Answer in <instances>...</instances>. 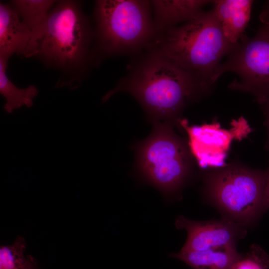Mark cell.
<instances>
[{
    "instance_id": "8",
    "label": "cell",
    "mask_w": 269,
    "mask_h": 269,
    "mask_svg": "<svg viewBox=\"0 0 269 269\" xmlns=\"http://www.w3.org/2000/svg\"><path fill=\"white\" fill-rule=\"evenodd\" d=\"M175 226L187 233L186 241L181 249L183 251H201L236 246L237 241L246 234V228L224 218L196 221L179 215Z\"/></svg>"
},
{
    "instance_id": "18",
    "label": "cell",
    "mask_w": 269,
    "mask_h": 269,
    "mask_svg": "<svg viewBox=\"0 0 269 269\" xmlns=\"http://www.w3.org/2000/svg\"><path fill=\"white\" fill-rule=\"evenodd\" d=\"M260 19L263 23L261 27L269 35V1L267 2L266 5L261 12Z\"/></svg>"
},
{
    "instance_id": "3",
    "label": "cell",
    "mask_w": 269,
    "mask_h": 269,
    "mask_svg": "<svg viewBox=\"0 0 269 269\" xmlns=\"http://www.w3.org/2000/svg\"><path fill=\"white\" fill-rule=\"evenodd\" d=\"M237 44L227 40L212 8L203 10L181 25L168 28L146 49L171 61L210 92L216 82L221 60Z\"/></svg>"
},
{
    "instance_id": "1",
    "label": "cell",
    "mask_w": 269,
    "mask_h": 269,
    "mask_svg": "<svg viewBox=\"0 0 269 269\" xmlns=\"http://www.w3.org/2000/svg\"><path fill=\"white\" fill-rule=\"evenodd\" d=\"M120 92L134 97L153 123L169 122L176 126L186 107L209 93L188 73L149 49L132 57L127 74L102 102Z\"/></svg>"
},
{
    "instance_id": "5",
    "label": "cell",
    "mask_w": 269,
    "mask_h": 269,
    "mask_svg": "<svg viewBox=\"0 0 269 269\" xmlns=\"http://www.w3.org/2000/svg\"><path fill=\"white\" fill-rule=\"evenodd\" d=\"M267 170L238 162L212 170L204 178V192L224 218L246 228L266 211Z\"/></svg>"
},
{
    "instance_id": "4",
    "label": "cell",
    "mask_w": 269,
    "mask_h": 269,
    "mask_svg": "<svg viewBox=\"0 0 269 269\" xmlns=\"http://www.w3.org/2000/svg\"><path fill=\"white\" fill-rule=\"evenodd\" d=\"M94 15V65L112 56H135L155 38L150 0H96Z\"/></svg>"
},
{
    "instance_id": "16",
    "label": "cell",
    "mask_w": 269,
    "mask_h": 269,
    "mask_svg": "<svg viewBox=\"0 0 269 269\" xmlns=\"http://www.w3.org/2000/svg\"><path fill=\"white\" fill-rule=\"evenodd\" d=\"M246 257H243L232 269H267L269 258L266 254L258 250H254Z\"/></svg>"
},
{
    "instance_id": "19",
    "label": "cell",
    "mask_w": 269,
    "mask_h": 269,
    "mask_svg": "<svg viewBox=\"0 0 269 269\" xmlns=\"http://www.w3.org/2000/svg\"><path fill=\"white\" fill-rule=\"evenodd\" d=\"M267 181L265 190V201L266 209H269V168L267 170Z\"/></svg>"
},
{
    "instance_id": "13",
    "label": "cell",
    "mask_w": 269,
    "mask_h": 269,
    "mask_svg": "<svg viewBox=\"0 0 269 269\" xmlns=\"http://www.w3.org/2000/svg\"><path fill=\"white\" fill-rule=\"evenodd\" d=\"M57 0H13L10 4L30 30L33 56L36 46L43 35L49 13Z\"/></svg>"
},
{
    "instance_id": "6",
    "label": "cell",
    "mask_w": 269,
    "mask_h": 269,
    "mask_svg": "<svg viewBox=\"0 0 269 269\" xmlns=\"http://www.w3.org/2000/svg\"><path fill=\"white\" fill-rule=\"evenodd\" d=\"M169 122L153 123L150 135L137 144L136 165L142 176L166 196L180 191L193 167L191 148Z\"/></svg>"
},
{
    "instance_id": "14",
    "label": "cell",
    "mask_w": 269,
    "mask_h": 269,
    "mask_svg": "<svg viewBox=\"0 0 269 269\" xmlns=\"http://www.w3.org/2000/svg\"><path fill=\"white\" fill-rule=\"evenodd\" d=\"M8 58L0 56V93L5 99L4 110L11 113L14 110L23 106L31 107L33 99L38 93L37 88L30 85L25 88H19L8 78L6 74Z\"/></svg>"
},
{
    "instance_id": "15",
    "label": "cell",
    "mask_w": 269,
    "mask_h": 269,
    "mask_svg": "<svg viewBox=\"0 0 269 269\" xmlns=\"http://www.w3.org/2000/svg\"><path fill=\"white\" fill-rule=\"evenodd\" d=\"M25 239L20 236L10 245L0 247V269H40L36 259L31 255L24 256Z\"/></svg>"
},
{
    "instance_id": "2",
    "label": "cell",
    "mask_w": 269,
    "mask_h": 269,
    "mask_svg": "<svg viewBox=\"0 0 269 269\" xmlns=\"http://www.w3.org/2000/svg\"><path fill=\"white\" fill-rule=\"evenodd\" d=\"M94 30L78 0L56 1L34 57L61 73L56 87L77 88L94 66Z\"/></svg>"
},
{
    "instance_id": "17",
    "label": "cell",
    "mask_w": 269,
    "mask_h": 269,
    "mask_svg": "<svg viewBox=\"0 0 269 269\" xmlns=\"http://www.w3.org/2000/svg\"><path fill=\"white\" fill-rule=\"evenodd\" d=\"M259 104L261 105L264 115V125L267 128L268 134L267 148L269 153V99L262 101Z\"/></svg>"
},
{
    "instance_id": "9",
    "label": "cell",
    "mask_w": 269,
    "mask_h": 269,
    "mask_svg": "<svg viewBox=\"0 0 269 269\" xmlns=\"http://www.w3.org/2000/svg\"><path fill=\"white\" fill-rule=\"evenodd\" d=\"M33 56L31 34L10 3L0 2V56Z\"/></svg>"
},
{
    "instance_id": "7",
    "label": "cell",
    "mask_w": 269,
    "mask_h": 269,
    "mask_svg": "<svg viewBox=\"0 0 269 269\" xmlns=\"http://www.w3.org/2000/svg\"><path fill=\"white\" fill-rule=\"evenodd\" d=\"M228 72L237 78L228 88L250 94L259 104L269 99V35L260 27L252 37L246 34L222 63L215 80Z\"/></svg>"
},
{
    "instance_id": "11",
    "label": "cell",
    "mask_w": 269,
    "mask_h": 269,
    "mask_svg": "<svg viewBox=\"0 0 269 269\" xmlns=\"http://www.w3.org/2000/svg\"><path fill=\"white\" fill-rule=\"evenodd\" d=\"M253 0H215L213 10L227 40L238 44L245 35L249 22Z\"/></svg>"
},
{
    "instance_id": "12",
    "label": "cell",
    "mask_w": 269,
    "mask_h": 269,
    "mask_svg": "<svg viewBox=\"0 0 269 269\" xmlns=\"http://www.w3.org/2000/svg\"><path fill=\"white\" fill-rule=\"evenodd\" d=\"M171 257L180 260L193 269H232L244 256L229 246L201 251L180 250Z\"/></svg>"
},
{
    "instance_id": "10",
    "label": "cell",
    "mask_w": 269,
    "mask_h": 269,
    "mask_svg": "<svg viewBox=\"0 0 269 269\" xmlns=\"http://www.w3.org/2000/svg\"><path fill=\"white\" fill-rule=\"evenodd\" d=\"M209 0H150L155 37L168 28L186 22L200 13L213 3Z\"/></svg>"
}]
</instances>
